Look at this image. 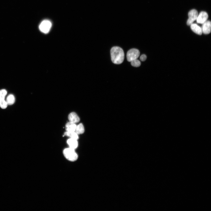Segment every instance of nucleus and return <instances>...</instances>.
<instances>
[{
    "label": "nucleus",
    "mask_w": 211,
    "mask_h": 211,
    "mask_svg": "<svg viewBox=\"0 0 211 211\" xmlns=\"http://www.w3.org/2000/svg\"><path fill=\"white\" fill-rule=\"evenodd\" d=\"M6 101L8 105L13 104L15 101V98L14 96L11 94L8 95L6 98Z\"/></svg>",
    "instance_id": "nucleus-15"
},
{
    "label": "nucleus",
    "mask_w": 211,
    "mask_h": 211,
    "mask_svg": "<svg viewBox=\"0 0 211 211\" xmlns=\"http://www.w3.org/2000/svg\"><path fill=\"white\" fill-rule=\"evenodd\" d=\"M76 126L75 123L69 122L66 124V130L67 131H75Z\"/></svg>",
    "instance_id": "nucleus-12"
},
{
    "label": "nucleus",
    "mask_w": 211,
    "mask_h": 211,
    "mask_svg": "<svg viewBox=\"0 0 211 211\" xmlns=\"http://www.w3.org/2000/svg\"><path fill=\"white\" fill-rule=\"evenodd\" d=\"M202 24L201 27L202 33L205 34H209L211 31V22L209 21H206Z\"/></svg>",
    "instance_id": "nucleus-7"
},
{
    "label": "nucleus",
    "mask_w": 211,
    "mask_h": 211,
    "mask_svg": "<svg viewBox=\"0 0 211 211\" xmlns=\"http://www.w3.org/2000/svg\"><path fill=\"white\" fill-rule=\"evenodd\" d=\"M84 131V127L82 123H80L76 126L75 132L77 134H82Z\"/></svg>",
    "instance_id": "nucleus-14"
},
{
    "label": "nucleus",
    "mask_w": 211,
    "mask_h": 211,
    "mask_svg": "<svg viewBox=\"0 0 211 211\" xmlns=\"http://www.w3.org/2000/svg\"><path fill=\"white\" fill-rule=\"evenodd\" d=\"M7 93V91L5 89L0 90V107L2 109H5L8 104L5 100V98Z\"/></svg>",
    "instance_id": "nucleus-5"
},
{
    "label": "nucleus",
    "mask_w": 211,
    "mask_h": 211,
    "mask_svg": "<svg viewBox=\"0 0 211 211\" xmlns=\"http://www.w3.org/2000/svg\"><path fill=\"white\" fill-rule=\"evenodd\" d=\"M188 16L189 18L187 24L188 25H189L197 19L198 16V11L195 9L192 10L189 12Z\"/></svg>",
    "instance_id": "nucleus-6"
},
{
    "label": "nucleus",
    "mask_w": 211,
    "mask_h": 211,
    "mask_svg": "<svg viewBox=\"0 0 211 211\" xmlns=\"http://www.w3.org/2000/svg\"><path fill=\"white\" fill-rule=\"evenodd\" d=\"M110 55L111 60L114 64H120L124 61V52L120 47L115 46L112 47L110 50Z\"/></svg>",
    "instance_id": "nucleus-1"
},
{
    "label": "nucleus",
    "mask_w": 211,
    "mask_h": 211,
    "mask_svg": "<svg viewBox=\"0 0 211 211\" xmlns=\"http://www.w3.org/2000/svg\"><path fill=\"white\" fill-rule=\"evenodd\" d=\"M190 28L196 34L199 35L202 34L201 28L197 24L192 23L190 25Z\"/></svg>",
    "instance_id": "nucleus-11"
},
{
    "label": "nucleus",
    "mask_w": 211,
    "mask_h": 211,
    "mask_svg": "<svg viewBox=\"0 0 211 211\" xmlns=\"http://www.w3.org/2000/svg\"><path fill=\"white\" fill-rule=\"evenodd\" d=\"M67 142L69 145V147L75 149L78 147V143L77 139L70 138L68 139Z\"/></svg>",
    "instance_id": "nucleus-10"
},
{
    "label": "nucleus",
    "mask_w": 211,
    "mask_h": 211,
    "mask_svg": "<svg viewBox=\"0 0 211 211\" xmlns=\"http://www.w3.org/2000/svg\"><path fill=\"white\" fill-rule=\"evenodd\" d=\"M63 153L65 157L69 161H74L78 159V155L74 149L70 147L66 148Z\"/></svg>",
    "instance_id": "nucleus-2"
},
{
    "label": "nucleus",
    "mask_w": 211,
    "mask_h": 211,
    "mask_svg": "<svg viewBox=\"0 0 211 211\" xmlns=\"http://www.w3.org/2000/svg\"><path fill=\"white\" fill-rule=\"evenodd\" d=\"M65 135L68 136L70 138H73L77 140L79 137L75 131H67L64 133Z\"/></svg>",
    "instance_id": "nucleus-13"
},
{
    "label": "nucleus",
    "mask_w": 211,
    "mask_h": 211,
    "mask_svg": "<svg viewBox=\"0 0 211 211\" xmlns=\"http://www.w3.org/2000/svg\"><path fill=\"white\" fill-rule=\"evenodd\" d=\"M147 59V56L144 54L142 55L140 57V59L142 61H145Z\"/></svg>",
    "instance_id": "nucleus-17"
},
{
    "label": "nucleus",
    "mask_w": 211,
    "mask_h": 211,
    "mask_svg": "<svg viewBox=\"0 0 211 211\" xmlns=\"http://www.w3.org/2000/svg\"><path fill=\"white\" fill-rule=\"evenodd\" d=\"M208 18L207 13L205 11H202L198 16L197 22L198 23L203 24L207 21Z\"/></svg>",
    "instance_id": "nucleus-8"
},
{
    "label": "nucleus",
    "mask_w": 211,
    "mask_h": 211,
    "mask_svg": "<svg viewBox=\"0 0 211 211\" xmlns=\"http://www.w3.org/2000/svg\"><path fill=\"white\" fill-rule=\"evenodd\" d=\"M68 119L69 122L76 123L80 121V118L77 114L75 112H72L68 115Z\"/></svg>",
    "instance_id": "nucleus-9"
},
{
    "label": "nucleus",
    "mask_w": 211,
    "mask_h": 211,
    "mask_svg": "<svg viewBox=\"0 0 211 211\" xmlns=\"http://www.w3.org/2000/svg\"><path fill=\"white\" fill-rule=\"evenodd\" d=\"M131 62V65L134 67H138L141 65L140 61L137 59L132 60Z\"/></svg>",
    "instance_id": "nucleus-16"
},
{
    "label": "nucleus",
    "mask_w": 211,
    "mask_h": 211,
    "mask_svg": "<svg viewBox=\"0 0 211 211\" xmlns=\"http://www.w3.org/2000/svg\"><path fill=\"white\" fill-rule=\"evenodd\" d=\"M140 55L139 51L136 49L133 48L130 50L127 53V60L131 62L132 60L137 59Z\"/></svg>",
    "instance_id": "nucleus-4"
},
{
    "label": "nucleus",
    "mask_w": 211,
    "mask_h": 211,
    "mask_svg": "<svg viewBox=\"0 0 211 211\" xmlns=\"http://www.w3.org/2000/svg\"><path fill=\"white\" fill-rule=\"evenodd\" d=\"M52 25V23L50 21L45 20L40 23L39 28L41 32L45 33H47L49 32Z\"/></svg>",
    "instance_id": "nucleus-3"
}]
</instances>
